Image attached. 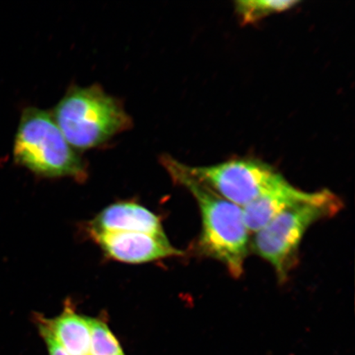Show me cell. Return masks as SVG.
Here are the masks:
<instances>
[{
  "mask_svg": "<svg viewBox=\"0 0 355 355\" xmlns=\"http://www.w3.org/2000/svg\"><path fill=\"white\" fill-rule=\"evenodd\" d=\"M162 165L174 183L183 186L196 199L202 217L198 250L216 259L235 278L242 277L250 250V232L244 223L242 207L219 196L186 173L182 162L164 155Z\"/></svg>",
  "mask_w": 355,
  "mask_h": 355,
  "instance_id": "1",
  "label": "cell"
},
{
  "mask_svg": "<svg viewBox=\"0 0 355 355\" xmlns=\"http://www.w3.org/2000/svg\"><path fill=\"white\" fill-rule=\"evenodd\" d=\"M52 116L70 146L82 150L103 145L132 125L121 101L99 85L70 87Z\"/></svg>",
  "mask_w": 355,
  "mask_h": 355,
  "instance_id": "2",
  "label": "cell"
},
{
  "mask_svg": "<svg viewBox=\"0 0 355 355\" xmlns=\"http://www.w3.org/2000/svg\"><path fill=\"white\" fill-rule=\"evenodd\" d=\"M343 207L331 191H318L312 199L288 208L255 233L252 250L272 266L284 283L298 261L300 243L310 226L335 216Z\"/></svg>",
  "mask_w": 355,
  "mask_h": 355,
  "instance_id": "3",
  "label": "cell"
},
{
  "mask_svg": "<svg viewBox=\"0 0 355 355\" xmlns=\"http://www.w3.org/2000/svg\"><path fill=\"white\" fill-rule=\"evenodd\" d=\"M13 155L19 165L40 176L72 178L79 182L87 177L85 162L46 110L29 107L24 111Z\"/></svg>",
  "mask_w": 355,
  "mask_h": 355,
  "instance_id": "4",
  "label": "cell"
},
{
  "mask_svg": "<svg viewBox=\"0 0 355 355\" xmlns=\"http://www.w3.org/2000/svg\"><path fill=\"white\" fill-rule=\"evenodd\" d=\"M182 166L199 183L242 208L287 182L276 168L257 159H233L204 166L182 163Z\"/></svg>",
  "mask_w": 355,
  "mask_h": 355,
  "instance_id": "5",
  "label": "cell"
},
{
  "mask_svg": "<svg viewBox=\"0 0 355 355\" xmlns=\"http://www.w3.org/2000/svg\"><path fill=\"white\" fill-rule=\"evenodd\" d=\"M90 234L106 256L123 263H148L184 254L172 245L166 235L100 232H90Z\"/></svg>",
  "mask_w": 355,
  "mask_h": 355,
  "instance_id": "6",
  "label": "cell"
},
{
  "mask_svg": "<svg viewBox=\"0 0 355 355\" xmlns=\"http://www.w3.org/2000/svg\"><path fill=\"white\" fill-rule=\"evenodd\" d=\"M89 230L166 235L158 216L140 204L132 202L114 203L106 207L92 220Z\"/></svg>",
  "mask_w": 355,
  "mask_h": 355,
  "instance_id": "7",
  "label": "cell"
},
{
  "mask_svg": "<svg viewBox=\"0 0 355 355\" xmlns=\"http://www.w3.org/2000/svg\"><path fill=\"white\" fill-rule=\"evenodd\" d=\"M315 193L305 192L288 183L256 198L242 208L244 223L250 232L257 233L275 217L297 204L309 201Z\"/></svg>",
  "mask_w": 355,
  "mask_h": 355,
  "instance_id": "8",
  "label": "cell"
},
{
  "mask_svg": "<svg viewBox=\"0 0 355 355\" xmlns=\"http://www.w3.org/2000/svg\"><path fill=\"white\" fill-rule=\"evenodd\" d=\"M50 331L62 347L69 355H90V317L66 307L55 318H37V321Z\"/></svg>",
  "mask_w": 355,
  "mask_h": 355,
  "instance_id": "9",
  "label": "cell"
},
{
  "mask_svg": "<svg viewBox=\"0 0 355 355\" xmlns=\"http://www.w3.org/2000/svg\"><path fill=\"white\" fill-rule=\"evenodd\" d=\"M299 1L294 0H238L235 10L243 24H250L275 13L295 8Z\"/></svg>",
  "mask_w": 355,
  "mask_h": 355,
  "instance_id": "10",
  "label": "cell"
},
{
  "mask_svg": "<svg viewBox=\"0 0 355 355\" xmlns=\"http://www.w3.org/2000/svg\"><path fill=\"white\" fill-rule=\"evenodd\" d=\"M90 355H125L107 324L92 318H90Z\"/></svg>",
  "mask_w": 355,
  "mask_h": 355,
  "instance_id": "11",
  "label": "cell"
},
{
  "mask_svg": "<svg viewBox=\"0 0 355 355\" xmlns=\"http://www.w3.org/2000/svg\"><path fill=\"white\" fill-rule=\"evenodd\" d=\"M37 322L38 329L42 336V338L47 346L49 354L50 355H69L65 352L62 346L57 343L54 337L52 336L50 331L44 327L42 323Z\"/></svg>",
  "mask_w": 355,
  "mask_h": 355,
  "instance_id": "12",
  "label": "cell"
}]
</instances>
